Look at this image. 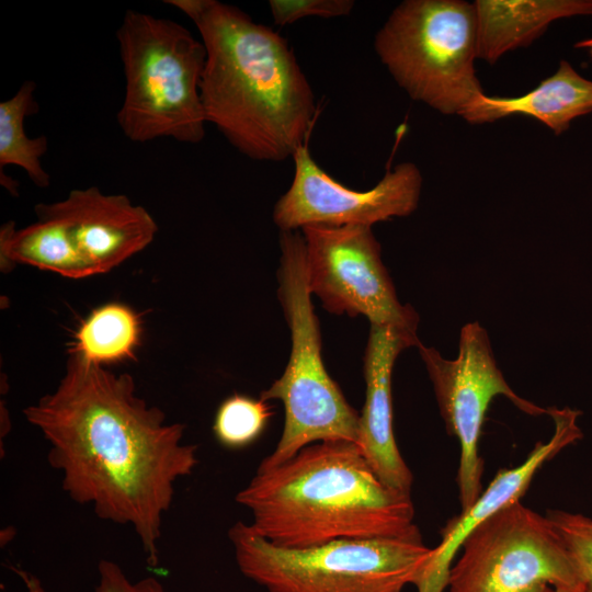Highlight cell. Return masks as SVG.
Segmentation results:
<instances>
[{
    "mask_svg": "<svg viewBox=\"0 0 592 592\" xmlns=\"http://www.w3.org/2000/svg\"><path fill=\"white\" fill-rule=\"evenodd\" d=\"M23 413L48 442V463L69 498L101 520L132 526L156 566L175 482L198 464L197 446L183 443L185 425L168 423L140 398L129 374L76 353L57 388Z\"/></svg>",
    "mask_w": 592,
    "mask_h": 592,
    "instance_id": "1",
    "label": "cell"
},
{
    "mask_svg": "<svg viewBox=\"0 0 592 592\" xmlns=\"http://www.w3.org/2000/svg\"><path fill=\"white\" fill-rule=\"evenodd\" d=\"M164 2L194 23L205 46L201 98L207 123L250 159L293 158L305 145L317 105L287 41L235 5Z\"/></svg>",
    "mask_w": 592,
    "mask_h": 592,
    "instance_id": "2",
    "label": "cell"
},
{
    "mask_svg": "<svg viewBox=\"0 0 592 592\" xmlns=\"http://www.w3.org/2000/svg\"><path fill=\"white\" fill-rule=\"evenodd\" d=\"M236 501L259 535L284 548L420 534L411 493L385 486L350 441L312 443L276 467L257 469Z\"/></svg>",
    "mask_w": 592,
    "mask_h": 592,
    "instance_id": "3",
    "label": "cell"
},
{
    "mask_svg": "<svg viewBox=\"0 0 592 592\" xmlns=\"http://www.w3.org/2000/svg\"><path fill=\"white\" fill-rule=\"evenodd\" d=\"M125 91L117 123L134 143L197 144L207 124L201 98L206 49L180 23L127 10L116 31Z\"/></svg>",
    "mask_w": 592,
    "mask_h": 592,
    "instance_id": "4",
    "label": "cell"
},
{
    "mask_svg": "<svg viewBox=\"0 0 592 592\" xmlns=\"http://www.w3.org/2000/svg\"><path fill=\"white\" fill-rule=\"evenodd\" d=\"M277 296L291 332V354L280 378L260 395L280 400L284 426L274 451L258 469L276 467L307 445L323 441L358 444L360 413L328 374L321 333L308 287L305 243L300 230L281 231Z\"/></svg>",
    "mask_w": 592,
    "mask_h": 592,
    "instance_id": "5",
    "label": "cell"
},
{
    "mask_svg": "<svg viewBox=\"0 0 592 592\" xmlns=\"http://www.w3.org/2000/svg\"><path fill=\"white\" fill-rule=\"evenodd\" d=\"M228 537L240 572L267 592H402L418 583L433 549L421 534L284 548L241 521Z\"/></svg>",
    "mask_w": 592,
    "mask_h": 592,
    "instance_id": "6",
    "label": "cell"
},
{
    "mask_svg": "<svg viewBox=\"0 0 592 592\" xmlns=\"http://www.w3.org/2000/svg\"><path fill=\"white\" fill-rule=\"evenodd\" d=\"M374 49L413 101L444 115L462 116L485 93L474 2L405 0L376 33Z\"/></svg>",
    "mask_w": 592,
    "mask_h": 592,
    "instance_id": "7",
    "label": "cell"
},
{
    "mask_svg": "<svg viewBox=\"0 0 592 592\" xmlns=\"http://www.w3.org/2000/svg\"><path fill=\"white\" fill-rule=\"evenodd\" d=\"M451 567L448 592H581L560 535L546 515L512 502L479 523Z\"/></svg>",
    "mask_w": 592,
    "mask_h": 592,
    "instance_id": "8",
    "label": "cell"
},
{
    "mask_svg": "<svg viewBox=\"0 0 592 592\" xmlns=\"http://www.w3.org/2000/svg\"><path fill=\"white\" fill-rule=\"evenodd\" d=\"M417 348L432 382L445 429L460 445L456 481L462 511H466L483 491V460L478 447L492 400L503 396L534 417L547 414L548 409L522 398L510 387L497 365L489 335L477 321L462 328L454 360L444 358L436 349L421 342Z\"/></svg>",
    "mask_w": 592,
    "mask_h": 592,
    "instance_id": "9",
    "label": "cell"
},
{
    "mask_svg": "<svg viewBox=\"0 0 592 592\" xmlns=\"http://www.w3.org/2000/svg\"><path fill=\"white\" fill-rule=\"evenodd\" d=\"M300 231L309 291L329 312L362 315L371 326L417 334L419 316L398 300L372 227L311 225Z\"/></svg>",
    "mask_w": 592,
    "mask_h": 592,
    "instance_id": "10",
    "label": "cell"
},
{
    "mask_svg": "<svg viewBox=\"0 0 592 592\" xmlns=\"http://www.w3.org/2000/svg\"><path fill=\"white\" fill-rule=\"evenodd\" d=\"M293 160L292 183L273 209V220L281 231L311 225L372 227L409 216L418 207L422 174L413 162L398 163L374 187L356 191L320 168L306 145L295 151Z\"/></svg>",
    "mask_w": 592,
    "mask_h": 592,
    "instance_id": "11",
    "label": "cell"
},
{
    "mask_svg": "<svg viewBox=\"0 0 592 592\" xmlns=\"http://www.w3.org/2000/svg\"><path fill=\"white\" fill-rule=\"evenodd\" d=\"M58 217L95 274L105 273L148 247L158 231L153 217L122 194L95 186L75 189L61 201L42 204Z\"/></svg>",
    "mask_w": 592,
    "mask_h": 592,
    "instance_id": "12",
    "label": "cell"
},
{
    "mask_svg": "<svg viewBox=\"0 0 592 592\" xmlns=\"http://www.w3.org/2000/svg\"><path fill=\"white\" fill-rule=\"evenodd\" d=\"M580 414L579 410L568 407L548 408L555 425L550 439L538 442L519 466L498 471L469 509L447 521L441 531V543L432 549V556L415 584L418 592H443L447 588L452 562L471 531L501 508L520 501L543 465L583 436L578 423Z\"/></svg>",
    "mask_w": 592,
    "mask_h": 592,
    "instance_id": "13",
    "label": "cell"
},
{
    "mask_svg": "<svg viewBox=\"0 0 592 592\" xmlns=\"http://www.w3.org/2000/svg\"><path fill=\"white\" fill-rule=\"evenodd\" d=\"M419 343L415 333L371 326L363 366L366 388L358 446L385 486L407 493H411L413 476L395 439L391 377L398 355Z\"/></svg>",
    "mask_w": 592,
    "mask_h": 592,
    "instance_id": "14",
    "label": "cell"
},
{
    "mask_svg": "<svg viewBox=\"0 0 592 592\" xmlns=\"http://www.w3.org/2000/svg\"><path fill=\"white\" fill-rule=\"evenodd\" d=\"M592 112V80L581 76L567 60L536 88L517 96L481 94L460 116L469 124L492 123L512 115L531 116L556 136L569 129L571 123Z\"/></svg>",
    "mask_w": 592,
    "mask_h": 592,
    "instance_id": "15",
    "label": "cell"
},
{
    "mask_svg": "<svg viewBox=\"0 0 592 592\" xmlns=\"http://www.w3.org/2000/svg\"><path fill=\"white\" fill-rule=\"evenodd\" d=\"M478 59L494 65L527 47L557 20L592 16V0H476Z\"/></svg>",
    "mask_w": 592,
    "mask_h": 592,
    "instance_id": "16",
    "label": "cell"
},
{
    "mask_svg": "<svg viewBox=\"0 0 592 592\" xmlns=\"http://www.w3.org/2000/svg\"><path fill=\"white\" fill-rule=\"evenodd\" d=\"M35 212L37 220L22 229H16L12 221L1 227V267L27 264L69 278L95 275L76 248L64 223L42 204L35 206Z\"/></svg>",
    "mask_w": 592,
    "mask_h": 592,
    "instance_id": "17",
    "label": "cell"
},
{
    "mask_svg": "<svg viewBox=\"0 0 592 592\" xmlns=\"http://www.w3.org/2000/svg\"><path fill=\"white\" fill-rule=\"evenodd\" d=\"M36 83L25 81L10 99L0 102V172L7 166L22 168L38 187L50 184V177L42 166L48 150V139L42 135L30 138L25 133V119L38 112L35 100Z\"/></svg>",
    "mask_w": 592,
    "mask_h": 592,
    "instance_id": "18",
    "label": "cell"
},
{
    "mask_svg": "<svg viewBox=\"0 0 592 592\" xmlns=\"http://www.w3.org/2000/svg\"><path fill=\"white\" fill-rule=\"evenodd\" d=\"M139 319L127 306L111 303L93 310L78 329L69 353L103 365L135 355Z\"/></svg>",
    "mask_w": 592,
    "mask_h": 592,
    "instance_id": "19",
    "label": "cell"
},
{
    "mask_svg": "<svg viewBox=\"0 0 592 592\" xmlns=\"http://www.w3.org/2000/svg\"><path fill=\"white\" fill-rule=\"evenodd\" d=\"M271 414L267 401L235 394L219 406L213 425L214 434L226 447L248 446L262 434Z\"/></svg>",
    "mask_w": 592,
    "mask_h": 592,
    "instance_id": "20",
    "label": "cell"
},
{
    "mask_svg": "<svg viewBox=\"0 0 592 592\" xmlns=\"http://www.w3.org/2000/svg\"><path fill=\"white\" fill-rule=\"evenodd\" d=\"M546 516L572 558L581 579V592H592V519L562 510H548Z\"/></svg>",
    "mask_w": 592,
    "mask_h": 592,
    "instance_id": "21",
    "label": "cell"
},
{
    "mask_svg": "<svg viewBox=\"0 0 592 592\" xmlns=\"http://www.w3.org/2000/svg\"><path fill=\"white\" fill-rule=\"evenodd\" d=\"M353 0H270L271 15L276 25L285 26L296 21L317 16L323 19L349 15Z\"/></svg>",
    "mask_w": 592,
    "mask_h": 592,
    "instance_id": "22",
    "label": "cell"
},
{
    "mask_svg": "<svg viewBox=\"0 0 592 592\" xmlns=\"http://www.w3.org/2000/svg\"><path fill=\"white\" fill-rule=\"evenodd\" d=\"M99 581L93 592H166L155 577L132 582L114 561L102 559L98 563Z\"/></svg>",
    "mask_w": 592,
    "mask_h": 592,
    "instance_id": "23",
    "label": "cell"
},
{
    "mask_svg": "<svg viewBox=\"0 0 592 592\" xmlns=\"http://www.w3.org/2000/svg\"><path fill=\"white\" fill-rule=\"evenodd\" d=\"M12 570L22 579L27 592H46L39 578L23 569L12 567Z\"/></svg>",
    "mask_w": 592,
    "mask_h": 592,
    "instance_id": "24",
    "label": "cell"
},
{
    "mask_svg": "<svg viewBox=\"0 0 592 592\" xmlns=\"http://www.w3.org/2000/svg\"><path fill=\"white\" fill-rule=\"evenodd\" d=\"M576 48L585 50L592 58V38L581 39L574 45Z\"/></svg>",
    "mask_w": 592,
    "mask_h": 592,
    "instance_id": "25",
    "label": "cell"
},
{
    "mask_svg": "<svg viewBox=\"0 0 592 592\" xmlns=\"http://www.w3.org/2000/svg\"><path fill=\"white\" fill-rule=\"evenodd\" d=\"M557 592H574V591L567 590V589H558Z\"/></svg>",
    "mask_w": 592,
    "mask_h": 592,
    "instance_id": "26",
    "label": "cell"
}]
</instances>
